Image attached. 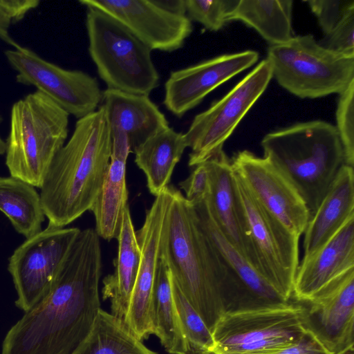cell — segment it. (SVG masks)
Masks as SVG:
<instances>
[{
	"instance_id": "obj_21",
	"label": "cell",
	"mask_w": 354,
	"mask_h": 354,
	"mask_svg": "<svg viewBox=\"0 0 354 354\" xmlns=\"http://www.w3.org/2000/svg\"><path fill=\"white\" fill-rule=\"evenodd\" d=\"M111 136L109 165L100 192L91 209L95 217V232L107 241L118 237L124 212L129 207L126 165L131 152L124 134L119 133Z\"/></svg>"
},
{
	"instance_id": "obj_6",
	"label": "cell",
	"mask_w": 354,
	"mask_h": 354,
	"mask_svg": "<svg viewBox=\"0 0 354 354\" xmlns=\"http://www.w3.org/2000/svg\"><path fill=\"white\" fill-rule=\"evenodd\" d=\"M86 8L88 52L107 88L149 96L160 80L151 50L110 15Z\"/></svg>"
},
{
	"instance_id": "obj_30",
	"label": "cell",
	"mask_w": 354,
	"mask_h": 354,
	"mask_svg": "<svg viewBox=\"0 0 354 354\" xmlns=\"http://www.w3.org/2000/svg\"><path fill=\"white\" fill-rule=\"evenodd\" d=\"M170 279L174 300L190 354H210L214 344L210 330L183 295L171 273Z\"/></svg>"
},
{
	"instance_id": "obj_11",
	"label": "cell",
	"mask_w": 354,
	"mask_h": 354,
	"mask_svg": "<svg viewBox=\"0 0 354 354\" xmlns=\"http://www.w3.org/2000/svg\"><path fill=\"white\" fill-rule=\"evenodd\" d=\"M81 230L48 225L13 252L8 270L17 294L15 305L25 313L53 288L62 264Z\"/></svg>"
},
{
	"instance_id": "obj_25",
	"label": "cell",
	"mask_w": 354,
	"mask_h": 354,
	"mask_svg": "<svg viewBox=\"0 0 354 354\" xmlns=\"http://www.w3.org/2000/svg\"><path fill=\"white\" fill-rule=\"evenodd\" d=\"M187 147L184 133L168 127L135 149V162L144 172L151 194L157 196L169 185L174 169Z\"/></svg>"
},
{
	"instance_id": "obj_5",
	"label": "cell",
	"mask_w": 354,
	"mask_h": 354,
	"mask_svg": "<svg viewBox=\"0 0 354 354\" xmlns=\"http://www.w3.org/2000/svg\"><path fill=\"white\" fill-rule=\"evenodd\" d=\"M69 114L39 91L16 102L6 141L10 176L41 188L68 133Z\"/></svg>"
},
{
	"instance_id": "obj_10",
	"label": "cell",
	"mask_w": 354,
	"mask_h": 354,
	"mask_svg": "<svg viewBox=\"0 0 354 354\" xmlns=\"http://www.w3.org/2000/svg\"><path fill=\"white\" fill-rule=\"evenodd\" d=\"M272 77L270 63L263 59L222 98L194 117L184 133L187 147L192 149L189 167L223 150L225 142L265 91Z\"/></svg>"
},
{
	"instance_id": "obj_24",
	"label": "cell",
	"mask_w": 354,
	"mask_h": 354,
	"mask_svg": "<svg viewBox=\"0 0 354 354\" xmlns=\"http://www.w3.org/2000/svg\"><path fill=\"white\" fill-rule=\"evenodd\" d=\"M118 254L113 261V274L102 281L104 300L109 299L111 314L124 322L141 260V250L137 239L129 207L123 215L118 237Z\"/></svg>"
},
{
	"instance_id": "obj_27",
	"label": "cell",
	"mask_w": 354,
	"mask_h": 354,
	"mask_svg": "<svg viewBox=\"0 0 354 354\" xmlns=\"http://www.w3.org/2000/svg\"><path fill=\"white\" fill-rule=\"evenodd\" d=\"M292 3L291 0H238L227 20L243 21L271 45L283 44L293 37Z\"/></svg>"
},
{
	"instance_id": "obj_36",
	"label": "cell",
	"mask_w": 354,
	"mask_h": 354,
	"mask_svg": "<svg viewBox=\"0 0 354 354\" xmlns=\"http://www.w3.org/2000/svg\"><path fill=\"white\" fill-rule=\"evenodd\" d=\"M185 193V198L190 201L203 199L209 190V173L205 162L195 166L190 175L179 183Z\"/></svg>"
},
{
	"instance_id": "obj_35",
	"label": "cell",
	"mask_w": 354,
	"mask_h": 354,
	"mask_svg": "<svg viewBox=\"0 0 354 354\" xmlns=\"http://www.w3.org/2000/svg\"><path fill=\"white\" fill-rule=\"evenodd\" d=\"M328 49L347 55H354V10L350 11L328 36Z\"/></svg>"
},
{
	"instance_id": "obj_8",
	"label": "cell",
	"mask_w": 354,
	"mask_h": 354,
	"mask_svg": "<svg viewBox=\"0 0 354 354\" xmlns=\"http://www.w3.org/2000/svg\"><path fill=\"white\" fill-rule=\"evenodd\" d=\"M241 227L254 269L286 301L292 297L300 237L288 230L252 196L233 171Z\"/></svg>"
},
{
	"instance_id": "obj_32",
	"label": "cell",
	"mask_w": 354,
	"mask_h": 354,
	"mask_svg": "<svg viewBox=\"0 0 354 354\" xmlns=\"http://www.w3.org/2000/svg\"><path fill=\"white\" fill-rule=\"evenodd\" d=\"M336 110L335 127L342 142L347 165L354 166V80L340 94Z\"/></svg>"
},
{
	"instance_id": "obj_1",
	"label": "cell",
	"mask_w": 354,
	"mask_h": 354,
	"mask_svg": "<svg viewBox=\"0 0 354 354\" xmlns=\"http://www.w3.org/2000/svg\"><path fill=\"white\" fill-rule=\"evenodd\" d=\"M102 268L100 236L81 230L53 288L8 330L1 354H72L101 309Z\"/></svg>"
},
{
	"instance_id": "obj_37",
	"label": "cell",
	"mask_w": 354,
	"mask_h": 354,
	"mask_svg": "<svg viewBox=\"0 0 354 354\" xmlns=\"http://www.w3.org/2000/svg\"><path fill=\"white\" fill-rule=\"evenodd\" d=\"M255 354H333L316 334L307 328L304 335L297 342L274 350Z\"/></svg>"
},
{
	"instance_id": "obj_4",
	"label": "cell",
	"mask_w": 354,
	"mask_h": 354,
	"mask_svg": "<svg viewBox=\"0 0 354 354\" xmlns=\"http://www.w3.org/2000/svg\"><path fill=\"white\" fill-rule=\"evenodd\" d=\"M261 145L263 156L295 187L308 207L310 218L342 168L348 165L335 127L322 120L270 132Z\"/></svg>"
},
{
	"instance_id": "obj_34",
	"label": "cell",
	"mask_w": 354,
	"mask_h": 354,
	"mask_svg": "<svg viewBox=\"0 0 354 354\" xmlns=\"http://www.w3.org/2000/svg\"><path fill=\"white\" fill-rule=\"evenodd\" d=\"M39 3L38 0H0V39L15 49L20 48L21 46L9 35V28L13 23L21 20Z\"/></svg>"
},
{
	"instance_id": "obj_33",
	"label": "cell",
	"mask_w": 354,
	"mask_h": 354,
	"mask_svg": "<svg viewBox=\"0 0 354 354\" xmlns=\"http://www.w3.org/2000/svg\"><path fill=\"white\" fill-rule=\"evenodd\" d=\"M306 2L327 37L347 14L354 10L353 0H309Z\"/></svg>"
},
{
	"instance_id": "obj_38",
	"label": "cell",
	"mask_w": 354,
	"mask_h": 354,
	"mask_svg": "<svg viewBox=\"0 0 354 354\" xmlns=\"http://www.w3.org/2000/svg\"><path fill=\"white\" fill-rule=\"evenodd\" d=\"M2 122V118L0 116V124ZM6 143L1 137L0 136V155H3L6 153Z\"/></svg>"
},
{
	"instance_id": "obj_26",
	"label": "cell",
	"mask_w": 354,
	"mask_h": 354,
	"mask_svg": "<svg viewBox=\"0 0 354 354\" xmlns=\"http://www.w3.org/2000/svg\"><path fill=\"white\" fill-rule=\"evenodd\" d=\"M153 330L170 354H190L173 297L170 272L160 258L154 280L151 308Z\"/></svg>"
},
{
	"instance_id": "obj_31",
	"label": "cell",
	"mask_w": 354,
	"mask_h": 354,
	"mask_svg": "<svg viewBox=\"0 0 354 354\" xmlns=\"http://www.w3.org/2000/svg\"><path fill=\"white\" fill-rule=\"evenodd\" d=\"M238 0H185L186 15L192 22L206 29L217 31L227 24V17Z\"/></svg>"
},
{
	"instance_id": "obj_14",
	"label": "cell",
	"mask_w": 354,
	"mask_h": 354,
	"mask_svg": "<svg viewBox=\"0 0 354 354\" xmlns=\"http://www.w3.org/2000/svg\"><path fill=\"white\" fill-rule=\"evenodd\" d=\"M233 171L252 196L291 233L300 237L310 219L308 207L291 182L267 158L248 150L230 158Z\"/></svg>"
},
{
	"instance_id": "obj_18",
	"label": "cell",
	"mask_w": 354,
	"mask_h": 354,
	"mask_svg": "<svg viewBox=\"0 0 354 354\" xmlns=\"http://www.w3.org/2000/svg\"><path fill=\"white\" fill-rule=\"evenodd\" d=\"M354 268V216L322 247L299 261L292 296L308 302L333 281Z\"/></svg>"
},
{
	"instance_id": "obj_28",
	"label": "cell",
	"mask_w": 354,
	"mask_h": 354,
	"mask_svg": "<svg viewBox=\"0 0 354 354\" xmlns=\"http://www.w3.org/2000/svg\"><path fill=\"white\" fill-rule=\"evenodd\" d=\"M0 211L26 239L40 232L45 220L40 194L19 178L0 176Z\"/></svg>"
},
{
	"instance_id": "obj_13",
	"label": "cell",
	"mask_w": 354,
	"mask_h": 354,
	"mask_svg": "<svg viewBox=\"0 0 354 354\" xmlns=\"http://www.w3.org/2000/svg\"><path fill=\"white\" fill-rule=\"evenodd\" d=\"M184 0H81L119 21L147 47L172 52L183 47L193 30Z\"/></svg>"
},
{
	"instance_id": "obj_12",
	"label": "cell",
	"mask_w": 354,
	"mask_h": 354,
	"mask_svg": "<svg viewBox=\"0 0 354 354\" xmlns=\"http://www.w3.org/2000/svg\"><path fill=\"white\" fill-rule=\"evenodd\" d=\"M5 55L17 72L18 83L34 86L77 119L95 111L102 101V91L97 80L86 73L62 68L23 46L8 50Z\"/></svg>"
},
{
	"instance_id": "obj_23",
	"label": "cell",
	"mask_w": 354,
	"mask_h": 354,
	"mask_svg": "<svg viewBox=\"0 0 354 354\" xmlns=\"http://www.w3.org/2000/svg\"><path fill=\"white\" fill-rule=\"evenodd\" d=\"M190 203L201 227L236 275L250 307L288 302L275 291L249 261L226 239L212 218L205 198Z\"/></svg>"
},
{
	"instance_id": "obj_9",
	"label": "cell",
	"mask_w": 354,
	"mask_h": 354,
	"mask_svg": "<svg viewBox=\"0 0 354 354\" xmlns=\"http://www.w3.org/2000/svg\"><path fill=\"white\" fill-rule=\"evenodd\" d=\"M306 308L285 302L225 313L212 335L210 354H255L279 348L306 333Z\"/></svg>"
},
{
	"instance_id": "obj_3",
	"label": "cell",
	"mask_w": 354,
	"mask_h": 354,
	"mask_svg": "<svg viewBox=\"0 0 354 354\" xmlns=\"http://www.w3.org/2000/svg\"><path fill=\"white\" fill-rule=\"evenodd\" d=\"M112 136L103 107L77 120L40 188L49 225L64 227L91 211L110 162Z\"/></svg>"
},
{
	"instance_id": "obj_15",
	"label": "cell",
	"mask_w": 354,
	"mask_h": 354,
	"mask_svg": "<svg viewBox=\"0 0 354 354\" xmlns=\"http://www.w3.org/2000/svg\"><path fill=\"white\" fill-rule=\"evenodd\" d=\"M171 199V185H169L156 196L142 226L136 232L141 260L124 324L140 340L153 334L151 302Z\"/></svg>"
},
{
	"instance_id": "obj_7",
	"label": "cell",
	"mask_w": 354,
	"mask_h": 354,
	"mask_svg": "<svg viewBox=\"0 0 354 354\" xmlns=\"http://www.w3.org/2000/svg\"><path fill=\"white\" fill-rule=\"evenodd\" d=\"M267 59L279 84L301 98L340 94L354 80V55L333 52L310 34L270 45Z\"/></svg>"
},
{
	"instance_id": "obj_17",
	"label": "cell",
	"mask_w": 354,
	"mask_h": 354,
	"mask_svg": "<svg viewBox=\"0 0 354 354\" xmlns=\"http://www.w3.org/2000/svg\"><path fill=\"white\" fill-rule=\"evenodd\" d=\"M306 326L333 354H354V268L306 302Z\"/></svg>"
},
{
	"instance_id": "obj_2",
	"label": "cell",
	"mask_w": 354,
	"mask_h": 354,
	"mask_svg": "<svg viewBox=\"0 0 354 354\" xmlns=\"http://www.w3.org/2000/svg\"><path fill=\"white\" fill-rule=\"evenodd\" d=\"M160 258L210 331L225 313L250 308L236 275L201 227L192 203L172 185Z\"/></svg>"
},
{
	"instance_id": "obj_20",
	"label": "cell",
	"mask_w": 354,
	"mask_h": 354,
	"mask_svg": "<svg viewBox=\"0 0 354 354\" xmlns=\"http://www.w3.org/2000/svg\"><path fill=\"white\" fill-rule=\"evenodd\" d=\"M203 162L209 173V190L205 199L211 216L226 239L252 266L239 217L230 158L223 150Z\"/></svg>"
},
{
	"instance_id": "obj_16",
	"label": "cell",
	"mask_w": 354,
	"mask_h": 354,
	"mask_svg": "<svg viewBox=\"0 0 354 354\" xmlns=\"http://www.w3.org/2000/svg\"><path fill=\"white\" fill-rule=\"evenodd\" d=\"M259 53L225 54L171 72L165 84V107L178 118L200 104L221 84L254 64Z\"/></svg>"
},
{
	"instance_id": "obj_29",
	"label": "cell",
	"mask_w": 354,
	"mask_h": 354,
	"mask_svg": "<svg viewBox=\"0 0 354 354\" xmlns=\"http://www.w3.org/2000/svg\"><path fill=\"white\" fill-rule=\"evenodd\" d=\"M72 354H158L137 338L124 322L100 309L88 335Z\"/></svg>"
},
{
	"instance_id": "obj_22",
	"label": "cell",
	"mask_w": 354,
	"mask_h": 354,
	"mask_svg": "<svg viewBox=\"0 0 354 354\" xmlns=\"http://www.w3.org/2000/svg\"><path fill=\"white\" fill-rule=\"evenodd\" d=\"M353 216L354 170L345 165L309 219L304 233L303 257L322 247Z\"/></svg>"
},
{
	"instance_id": "obj_19",
	"label": "cell",
	"mask_w": 354,
	"mask_h": 354,
	"mask_svg": "<svg viewBox=\"0 0 354 354\" xmlns=\"http://www.w3.org/2000/svg\"><path fill=\"white\" fill-rule=\"evenodd\" d=\"M101 102L111 136L124 134L131 152L169 127L165 115L147 95L106 88Z\"/></svg>"
}]
</instances>
